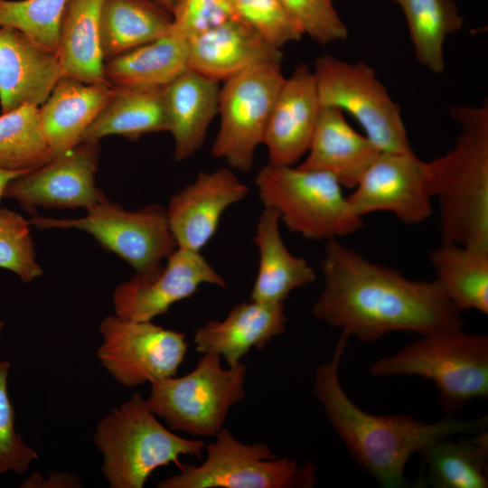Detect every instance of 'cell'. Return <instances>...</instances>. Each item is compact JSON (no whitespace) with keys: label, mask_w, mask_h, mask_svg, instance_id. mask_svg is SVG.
Segmentation results:
<instances>
[{"label":"cell","mask_w":488,"mask_h":488,"mask_svg":"<svg viewBox=\"0 0 488 488\" xmlns=\"http://www.w3.org/2000/svg\"><path fill=\"white\" fill-rule=\"evenodd\" d=\"M320 267L324 286L312 314L347 337L371 343L394 332L426 335L465 326L436 279L408 278L338 239L325 242Z\"/></svg>","instance_id":"1"},{"label":"cell","mask_w":488,"mask_h":488,"mask_svg":"<svg viewBox=\"0 0 488 488\" xmlns=\"http://www.w3.org/2000/svg\"><path fill=\"white\" fill-rule=\"evenodd\" d=\"M348 338L342 333L330 360L317 367L313 392L352 459L381 487H408L404 475L408 460L431 441L487 429L486 416L474 420L445 416L426 423L406 414L378 416L361 409L340 382Z\"/></svg>","instance_id":"2"},{"label":"cell","mask_w":488,"mask_h":488,"mask_svg":"<svg viewBox=\"0 0 488 488\" xmlns=\"http://www.w3.org/2000/svg\"><path fill=\"white\" fill-rule=\"evenodd\" d=\"M449 113L460 127L455 144L426 162L441 241L488 248V101L454 106Z\"/></svg>","instance_id":"3"},{"label":"cell","mask_w":488,"mask_h":488,"mask_svg":"<svg viewBox=\"0 0 488 488\" xmlns=\"http://www.w3.org/2000/svg\"><path fill=\"white\" fill-rule=\"evenodd\" d=\"M93 443L102 455L100 471L110 488H143L156 469L180 457L201 458L205 443L187 439L165 427L135 392L96 425Z\"/></svg>","instance_id":"4"},{"label":"cell","mask_w":488,"mask_h":488,"mask_svg":"<svg viewBox=\"0 0 488 488\" xmlns=\"http://www.w3.org/2000/svg\"><path fill=\"white\" fill-rule=\"evenodd\" d=\"M375 377L430 380L445 416L455 417L475 399L488 398V335L462 329L426 335L370 366Z\"/></svg>","instance_id":"5"},{"label":"cell","mask_w":488,"mask_h":488,"mask_svg":"<svg viewBox=\"0 0 488 488\" xmlns=\"http://www.w3.org/2000/svg\"><path fill=\"white\" fill-rule=\"evenodd\" d=\"M255 184L263 205L275 209L288 230L305 239L326 242L363 226L343 187L327 173L267 164L257 174Z\"/></svg>","instance_id":"6"},{"label":"cell","mask_w":488,"mask_h":488,"mask_svg":"<svg viewBox=\"0 0 488 488\" xmlns=\"http://www.w3.org/2000/svg\"><path fill=\"white\" fill-rule=\"evenodd\" d=\"M246 376L242 361L225 369L219 355L204 353L189 373L151 383L145 402L171 430L214 436L230 408L244 399Z\"/></svg>","instance_id":"7"},{"label":"cell","mask_w":488,"mask_h":488,"mask_svg":"<svg viewBox=\"0 0 488 488\" xmlns=\"http://www.w3.org/2000/svg\"><path fill=\"white\" fill-rule=\"evenodd\" d=\"M205 444L199 465H181L180 472L160 481L158 488H307L316 483L314 463L299 465L278 457L263 442L244 444L223 427Z\"/></svg>","instance_id":"8"},{"label":"cell","mask_w":488,"mask_h":488,"mask_svg":"<svg viewBox=\"0 0 488 488\" xmlns=\"http://www.w3.org/2000/svg\"><path fill=\"white\" fill-rule=\"evenodd\" d=\"M86 211L87 214L78 219L33 214L31 223L41 230L74 228L83 230L145 278L157 275L163 267V260L177 248L166 209L158 204L129 211L106 198Z\"/></svg>","instance_id":"9"},{"label":"cell","mask_w":488,"mask_h":488,"mask_svg":"<svg viewBox=\"0 0 488 488\" xmlns=\"http://www.w3.org/2000/svg\"><path fill=\"white\" fill-rule=\"evenodd\" d=\"M321 106L350 113L380 152H414L400 108L376 77L373 68L331 55L316 59L312 70Z\"/></svg>","instance_id":"10"},{"label":"cell","mask_w":488,"mask_h":488,"mask_svg":"<svg viewBox=\"0 0 488 488\" xmlns=\"http://www.w3.org/2000/svg\"><path fill=\"white\" fill-rule=\"evenodd\" d=\"M281 63L250 67L224 81L220 90V128L211 155L231 169L249 172L263 145L267 122L285 81Z\"/></svg>","instance_id":"11"},{"label":"cell","mask_w":488,"mask_h":488,"mask_svg":"<svg viewBox=\"0 0 488 488\" xmlns=\"http://www.w3.org/2000/svg\"><path fill=\"white\" fill-rule=\"evenodd\" d=\"M102 342L97 356L120 385L135 388L175 376L188 351L185 334L152 321H133L115 314L99 326Z\"/></svg>","instance_id":"12"},{"label":"cell","mask_w":488,"mask_h":488,"mask_svg":"<svg viewBox=\"0 0 488 488\" xmlns=\"http://www.w3.org/2000/svg\"><path fill=\"white\" fill-rule=\"evenodd\" d=\"M347 200L361 218L386 211L405 224L421 223L433 211L426 162L414 152H380Z\"/></svg>","instance_id":"13"},{"label":"cell","mask_w":488,"mask_h":488,"mask_svg":"<svg viewBox=\"0 0 488 488\" xmlns=\"http://www.w3.org/2000/svg\"><path fill=\"white\" fill-rule=\"evenodd\" d=\"M99 143L80 142L47 164L9 182L4 198L16 200L26 210L36 206L88 210L107 197L95 183Z\"/></svg>","instance_id":"14"},{"label":"cell","mask_w":488,"mask_h":488,"mask_svg":"<svg viewBox=\"0 0 488 488\" xmlns=\"http://www.w3.org/2000/svg\"><path fill=\"white\" fill-rule=\"evenodd\" d=\"M204 284L227 286L223 276L201 252L176 248L154 277L136 275L116 287L112 296L115 314L133 321H152L175 303L191 297Z\"/></svg>","instance_id":"15"},{"label":"cell","mask_w":488,"mask_h":488,"mask_svg":"<svg viewBox=\"0 0 488 488\" xmlns=\"http://www.w3.org/2000/svg\"><path fill=\"white\" fill-rule=\"evenodd\" d=\"M248 194V185L230 167L200 172L171 197L166 209L177 248L201 252L215 235L225 211Z\"/></svg>","instance_id":"16"},{"label":"cell","mask_w":488,"mask_h":488,"mask_svg":"<svg viewBox=\"0 0 488 488\" xmlns=\"http://www.w3.org/2000/svg\"><path fill=\"white\" fill-rule=\"evenodd\" d=\"M320 108L313 71L300 63L285 79L267 122L263 145L268 164L292 166L306 154Z\"/></svg>","instance_id":"17"},{"label":"cell","mask_w":488,"mask_h":488,"mask_svg":"<svg viewBox=\"0 0 488 488\" xmlns=\"http://www.w3.org/2000/svg\"><path fill=\"white\" fill-rule=\"evenodd\" d=\"M63 77L58 57L22 32L0 26V105L7 113L25 105L41 107Z\"/></svg>","instance_id":"18"},{"label":"cell","mask_w":488,"mask_h":488,"mask_svg":"<svg viewBox=\"0 0 488 488\" xmlns=\"http://www.w3.org/2000/svg\"><path fill=\"white\" fill-rule=\"evenodd\" d=\"M284 303L251 300L236 305L222 320H211L196 329L195 350L223 357L228 366L241 361L250 349H263L286 330Z\"/></svg>","instance_id":"19"},{"label":"cell","mask_w":488,"mask_h":488,"mask_svg":"<svg viewBox=\"0 0 488 488\" xmlns=\"http://www.w3.org/2000/svg\"><path fill=\"white\" fill-rule=\"evenodd\" d=\"M187 42L189 69L217 81L258 64L281 63L283 59L280 49L269 45L237 16Z\"/></svg>","instance_id":"20"},{"label":"cell","mask_w":488,"mask_h":488,"mask_svg":"<svg viewBox=\"0 0 488 488\" xmlns=\"http://www.w3.org/2000/svg\"><path fill=\"white\" fill-rule=\"evenodd\" d=\"M380 153L365 135L352 127L342 109L321 106L307 155L296 166L327 173L343 187L353 189Z\"/></svg>","instance_id":"21"},{"label":"cell","mask_w":488,"mask_h":488,"mask_svg":"<svg viewBox=\"0 0 488 488\" xmlns=\"http://www.w3.org/2000/svg\"><path fill=\"white\" fill-rule=\"evenodd\" d=\"M220 90V81L191 69L162 88L175 160L192 156L203 145L209 126L219 112Z\"/></svg>","instance_id":"22"},{"label":"cell","mask_w":488,"mask_h":488,"mask_svg":"<svg viewBox=\"0 0 488 488\" xmlns=\"http://www.w3.org/2000/svg\"><path fill=\"white\" fill-rule=\"evenodd\" d=\"M114 89L61 77L40 107L41 123L54 157L74 146L108 103Z\"/></svg>","instance_id":"23"},{"label":"cell","mask_w":488,"mask_h":488,"mask_svg":"<svg viewBox=\"0 0 488 488\" xmlns=\"http://www.w3.org/2000/svg\"><path fill=\"white\" fill-rule=\"evenodd\" d=\"M277 211L264 206L254 235L258 252V267L250 299L261 303H284L296 289L315 279V271L306 259L293 255L279 230Z\"/></svg>","instance_id":"24"},{"label":"cell","mask_w":488,"mask_h":488,"mask_svg":"<svg viewBox=\"0 0 488 488\" xmlns=\"http://www.w3.org/2000/svg\"><path fill=\"white\" fill-rule=\"evenodd\" d=\"M104 0H68L59 29L57 57L63 77L107 84L100 43Z\"/></svg>","instance_id":"25"},{"label":"cell","mask_w":488,"mask_h":488,"mask_svg":"<svg viewBox=\"0 0 488 488\" xmlns=\"http://www.w3.org/2000/svg\"><path fill=\"white\" fill-rule=\"evenodd\" d=\"M417 454L426 469L418 479L417 487H488L487 429L457 441L448 436L436 438Z\"/></svg>","instance_id":"26"},{"label":"cell","mask_w":488,"mask_h":488,"mask_svg":"<svg viewBox=\"0 0 488 488\" xmlns=\"http://www.w3.org/2000/svg\"><path fill=\"white\" fill-rule=\"evenodd\" d=\"M188 67V42L170 33L104 62L106 83L113 89L162 88Z\"/></svg>","instance_id":"27"},{"label":"cell","mask_w":488,"mask_h":488,"mask_svg":"<svg viewBox=\"0 0 488 488\" xmlns=\"http://www.w3.org/2000/svg\"><path fill=\"white\" fill-rule=\"evenodd\" d=\"M428 258L435 279L460 313L488 314V248L441 241Z\"/></svg>","instance_id":"28"},{"label":"cell","mask_w":488,"mask_h":488,"mask_svg":"<svg viewBox=\"0 0 488 488\" xmlns=\"http://www.w3.org/2000/svg\"><path fill=\"white\" fill-rule=\"evenodd\" d=\"M162 88L114 89L80 142L99 143L111 135L136 141L145 134L167 131Z\"/></svg>","instance_id":"29"},{"label":"cell","mask_w":488,"mask_h":488,"mask_svg":"<svg viewBox=\"0 0 488 488\" xmlns=\"http://www.w3.org/2000/svg\"><path fill=\"white\" fill-rule=\"evenodd\" d=\"M172 14L152 0H104L100 43L104 61L171 33Z\"/></svg>","instance_id":"30"},{"label":"cell","mask_w":488,"mask_h":488,"mask_svg":"<svg viewBox=\"0 0 488 488\" xmlns=\"http://www.w3.org/2000/svg\"><path fill=\"white\" fill-rule=\"evenodd\" d=\"M407 19L419 63L434 73L445 69L446 37L463 27L464 19L453 0H397Z\"/></svg>","instance_id":"31"},{"label":"cell","mask_w":488,"mask_h":488,"mask_svg":"<svg viewBox=\"0 0 488 488\" xmlns=\"http://www.w3.org/2000/svg\"><path fill=\"white\" fill-rule=\"evenodd\" d=\"M54 158L40 107L25 105L0 116V169L30 171Z\"/></svg>","instance_id":"32"},{"label":"cell","mask_w":488,"mask_h":488,"mask_svg":"<svg viewBox=\"0 0 488 488\" xmlns=\"http://www.w3.org/2000/svg\"><path fill=\"white\" fill-rule=\"evenodd\" d=\"M68 0H0V26L22 32L42 48L57 54L59 29Z\"/></svg>","instance_id":"33"},{"label":"cell","mask_w":488,"mask_h":488,"mask_svg":"<svg viewBox=\"0 0 488 488\" xmlns=\"http://www.w3.org/2000/svg\"><path fill=\"white\" fill-rule=\"evenodd\" d=\"M31 221L7 208H0V267L29 283L42 274L35 259Z\"/></svg>","instance_id":"34"},{"label":"cell","mask_w":488,"mask_h":488,"mask_svg":"<svg viewBox=\"0 0 488 488\" xmlns=\"http://www.w3.org/2000/svg\"><path fill=\"white\" fill-rule=\"evenodd\" d=\"M232 4L235 15L274 48L280 49L304 35L280 0H233Z\"/></svg>","instance_id":"35"},{"label":"cell","mask_w":488,"mask_h":488,"mask_svg":"<svg viewBox=\"0 0 488 488\" xmlns=\"http://www.w3.org/2000/svg\"><path fill=\"white\" fill-rule=\"evenodd\" d=\"M10 368L9 361H0V477L8 472L23 474L39 459V454L15 430V414L7 389Z\"/></svg>","instance_id":"36"},{"label":"cell","mask_w":488,"mask_h":488,"mask_svg":"<svg viewBox=\"0 0 488 488\" xmlns=\"http://www.w3.org/2000/svg\"><path fill=\"white\" fill-rule=\"evenodd\" d=\"M303 34L328 44L344 41L348 29L334 8V0H280Z\"/></svg>","instance_id":"37"},{"label":"cell","mask_w":488,"mask_h":488,"mask_svg":"<svg viewBox=\"0 0 488 488\" xmlns=\"http://www.w3.org/2000/svg\"><path fill=\"white\" fill-rule=\"evenodd\" d=\"M171 33L186 42L236 16L230 0H177Z\"/></svg>","instance_id":"38"},{"label":"cell","mask_w":488,"mask_h":488,"mask_svg":"<svg viewBox=\"0 0 488 488\" xmlns=\"http://www.w3.org/2000/svg\"><path fill=\"white\" fill-rule=\"evenodd\" d=\"M80 479L66 472H51L47 477L34 472L21 483L23 488H75L81 487Z\"/></svg>","instance_id":"39"},{"label":"cell","mask_w":488,"mask_h":488,"mask_svg":"<svg viewBox=\"0 0 488 488\" xmlns=\"http://www.w3.org/2000/svg\"><path fill=\"white\" fill-rule=\"evenodd\" d=\"M25 172L27 171H8L0 169V201L4 198V192L9 182Z\"/></svg>","instance_id":"40"},{"label":"cell","mask_w":488,"mask_h":488,"mask_svg":"<svg viewBox=\"0 0 488 488\" xmlns=\"http://www.w3.org/2000/svg\"><path fill=\"white\" fill-rule=\"evenodd\" d=\"M168 12L172 13L177 0H152Z\"/></svg>","instance_id":"41"},{"label":"cell","mask_w":488,"mask_h":488,"mask_svg":"<svg viewBox=\"0 0 488 488\" xmlns=\"http://www.w3.org/2000/svg\"><path fill=\"white\" fill-rule=\"evenodd\" d=\"M4 326H5V323L3 321L0 320V334L4 329Z\"/></svg>","instance_id":"42"},{"label":"cell","mask_w":488,"mask_h":488,"mask_svg":"<svg viewBox=\"0 0 488 488\" xmlns=\"http://www.w3.org/2000/svg\"><path fill=\"white\" fill-rule=\"evenodd\" d=\"M391 1H394V2H396L397 0H391Z\"/></svg>","instance_id":"43"},{"label":"cell","mask_w":488,"mask_h":488,"mask_svg":"<svg viewBox=\"0 0 488 488\" xmlns=\"http://www.w3.org/2000/svg\"><path fill=\"white\" fill-rule=\"evenodd\" d=\"M230 1L233 2V0H230Z\"/></svg>","instance_id":"44"}]
</instances>
